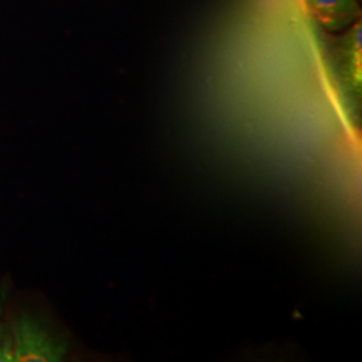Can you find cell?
I'll return each mask as SVG.
<instances>
[{
  "instance_id": "1",
  "label": "cell",
  "mask_w": 362,
  "mask_h": 362,
  "mask_svg": "<svg viewBox=\"0 0 362 362\" xmlns=\"http://www.w3.org/2000/svg\"><path fill=\"white\" fill-rule=\"evenodd\" d=\"M361 19L341 35L325 34V65L336 86L341 106L351 119L357 118L361 100Z\"/></svg>"
},
{
  "instance_id": "2",
  "label": "cell",
  "mask_w": 362,
  "mask_h": 362,
  "mask_svg": "<svg viewBox=\"0 0 362 362\" xmlns=\"http://www.w3.org/2000/svg\"><path fill=\"white\" fill-rule=\"evenodd\" d=\"M11 362L59 361L64 349L35 322L21 315L13 325Z\"/></svg>"
},
{
  "instance_id": "3",
  "label": "cell",
  "mask_w": 362,
  "mask_h": 362,
  "mask_svg": "<svg viewBox=\"0 0 362 362\" xmlns=\"http://www.w3.org/2000/svg\"><path fill=\"white\" fill-rule=\"evenodd\" d=\"M308 13L326 33H339L361 19L357 0H302Z\"/></svg>"
},
{
  "instance_id": "4",
  "label": "cell",
  "mask_w": 362,
  "mask_h": 362,
  "mask_svg": "<svg viewBox=\"0 0 362 362\" xmlns=\"http://www.w3.org/2000/svg\"><path fill=\"white\" fill-rule=\"evenodd\" d=\"M11 337L6 336L4 329L0 324V362H11Z\"/></svg>"
}]
</instances>
